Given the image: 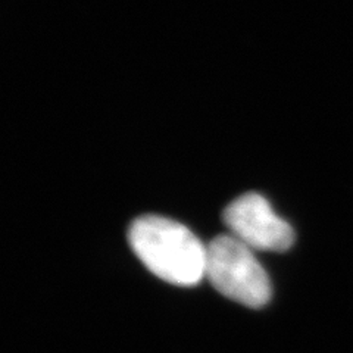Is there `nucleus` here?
I'll list each match as a JSON object with an SVG mask.
<instances>
[{"label":"nucleus","mask_w":353,"mask_h":353,"mask_svg":"<svg viewBox=\"0 0 353 353\" xmlns=\"http://www.w3.org/2000/svg\"><path fill=\"white\" fill-rule=\"evenodd\" d=\"M128 241L141 263L163 281L193 287L205 279L208 246L176 221L140 216L130 227Z\"/></svg>","instance_id":"nucleus-1"},{"label":"nucleus","mask_w":353,"mask_h":353,"mask_svg":"<svg viewBox=\"0 0 353 353\" xmlns=\"http://www.w3.org/2000/svg\"><path fill=\"white\" fill-rule=\"evenodd\" d=\"M205 279L228 299L249 307H262L271 299L268 274L255 253L231 234H221L208 245Z\"/></svg>","instance_id":"nucleus-2"},{"label":"nucleus","mask_w":353,"mask_h":353,"mask_svg":"<svg viewBox=\"0 0 353 353\" xmlns=\"http://www.w3.org/2000/svg\"><path fill=\"white\" fill-rule=\"evenodd\" d=\"M230 234L253 252H285L294 241L293 228L274 212L270 202L258 193H246L224 211Z\"/></svg>","instance_id":"nucleus-3"}]
</instances>
